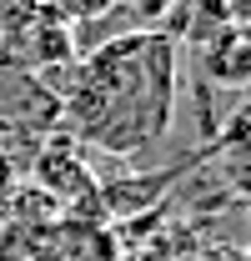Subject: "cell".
Wrapping results in <instances>:
<instances>
[{
    "mask_svg": "<svg viewBox=\"0 0 251 261\" xmlns=\"http://www.w3.org/2000/svg\"><path fill=\"white\" fill-rule=\"evenodd\" d=\"M176 35L166 31L116 35L81 56L61 96L70 130L106 156H141L161 146L176 121Z\"/></svg>",
    "mask_w": 251,
    "mask_h": 261,
    "instance_id": "1",
    "label": "cell"
},
{
    "mask_svg": "<svg viewBox=\"0 0 251 261\" xmlns=\"http://www.w3.org/2000/svg\"><path fill=\"white\" fill-rule=\"evenodd\" d=\"M211 166H216L221 186L251 211V121H231L221 130L216 151H211Z\"/></svg>",
    "mask_w": 251,
    "mask_h": 261,
    "instance_id": "2",
    "label": "cell"
},
{
    "mask_svg": "<svg viewBox=\"0 0 251 261\" xmlns=\"http://www.w3.org/2000/svg\"><path fill=\"white\" fill-rule=\"evenodd\" d=\"M221 5H226V15H231L236 31H251V0H221Z\"/></svg>",
    "mask_w": 251,
    "mask_h": 261,
    "instance_id": "3",
    "label": "cell"
},
{
    "mask_svg": "<svg viewBox=\"0 0 251 261\" xmlns=\"http://www.w3.org/2000/svg\"><path fill=\"white\" fill-rule=\"evenodd\" d=\"M10 191H15V166H10L5 156H0V206L10 201Z\"/></svg>",
    "mask_w": 251,
    "mask_h": 261,
    "instance_id": "4",
    "label": "cell"
},
{
    "mask_svg": "<svg viewBox=\"0 0 251 261\" xmlns=\"http://www.w3.org/2000/svg\"><path fill=\"white\" fill-rule=\"evenodd\" d=\"M121 261H161V256H141V251H126Z\"/></svg>",
    "mask_w": 251,
    "mask_h": 261,
    "instance_id": "5",
    "label": "cell"
},
{
    "mask_svg": "<svg viewBox=\"0 0 251 261\" xmlns=\"http://www.w3.org/2000/svg\"><path fill=\"white\" fill-rule=\"evenodd\" d=\"M246 216H251V211H246ZM246 256H251V221H246Z\"/></svg>",
    "mask_w": 251,
    "mask_h": 261,
    "instance_id": "6",
    "label": "cell"
},
{
    "mask_svg": "<svg viewBox=\"0 0 251 261\" xmlns=\"http://www.w3.org/2000/svg\"><path fill=\"white\" fill-rule=\"evenodd\" d=\"M236 261H251V256H246V246H241V251H236Z\"/></svg>",
    "mask_w": 251,
    "mask_h": 261,
    "instance_id": "7",
    "label": "cell"
}]
</instances>
